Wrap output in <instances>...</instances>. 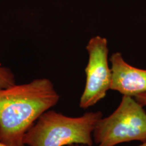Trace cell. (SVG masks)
<instances>
[{"label":"cell","mask_w":146,"mask_h":146,"mask_svg":"<svg viewBox=\"0 0 146 146\" xmlns=\"http://www.w3.org/2000/svg\"><path fill=\"white\" fill-rule=\"evenodd\" d=\"M103 117L101 112H89L70 117L52 110L43 113L23 139L28 146H64L71 144L93 145V132Z\"/></svg>","instance_id":"7a4b0ae2"},{"label":"cell","mask_w":146,"mask_h":146,"mask_svg":"<svg viewBox=\"0 0 146 146\" xmlns=\"http://www.w3.org/2000/svg\"><path fill=\"white\" fill-rule=\"evenodd\" d=\"M110 61L112 70L110 89L131 97L146 92V69L128 64L120 52L113 54Z\"/></svg>","instance_id":"5b68a950"},{"label":"cell","mask_w":146,"mask_h":146,"mask_svg":"<svg viewBox=\"0 0 146 146\" xmlns=\"http://www.w3.org/2000/svg\"><path fill=\"white\" fill-rule=\"evenodd\" d=\"M67 146H93V145H84V144H71Z\"/></svg>","instance_id":"ba28073f"},{"label":"cell","mask_w":146,"mask_h":146,"mask_svg":"<svg viewBox=\"0 0 146 146\" xmlns=\"http://www.w3.org/2000/svg\"><path fill=\"white\" fill-rule=\"evenodd\" d=\"M14 73L9 68L0 66V89H4L16 85Z\"/></svg>","instance_id":"8992f818"},{"label":"cell","mask_w":146,"mask_h":146,"mask_svg":"<svg viewBox=\"0 0 146 146\" xmlns=\"http://www.w3.org/2000/svg\"><path fill=\"white\" fill-rule=\"evenodd\" d=\"M135 98V100H136L138 103H139L140 104L143 106H146V92L143 93V94H140L133 97Z\"/></svg>","instance_id":"52a82bcc"},{"label":"cell","mask_w":146,"mask_h":146,"mask_svg":"<svg viewBox=\"0 0 146 146\" xmlns=\"http://www.w3.org/2000/svg\"><path fill=\"white\" fill-rule=\"evenodd\" d=\"M138 146H146V141L143 142V143H141V144H140V145Z\"/></svg>","instance_id":"9c48e42d"},{"label":"cell","mask_w":146,"mask_h":146,"mask_svg":"<svg viewBox=\"0 0 146 146\" xmlns=\"http://www.w3.org/2000/svg\"><path fill=\"white\" fill-rule=\"evenodd\" d=\"M86 49L89 60L85 68L86 82L79 106L89 108L105 98L112 83V70L108 64V47L105 37L91 38Z\"/></svg>","instance_id":"277c9868"},{"label":"cell","mask_w":146,"mask_h":146,"mask_svg":"<svg viewBox=\"0 0 146 146\" xmlns=\"http://www.w3.org/2000/svg\"><path fill=\"white\" fill-rule=\"evenodd\" d=\"M97 146L146 141V112L133 97L123 96L114 112L98 122L93 132Z\"/></svg>","instance_id":"3957f363"},{"label":"cell","mask_w":146,"mask_h":146,"mask_svg":"<svg viewBox=\"0 0 146 146\" xmlns=\"http://www.w3.org/2000/svg\"><path fill=\"white\" fill-rule=\"evenodd\" d=\"M0 146H8L7 145H5V144L1 143V142H0Z\"/></svg>","instance_id":"30bf717a"},{"label":"cell","mask_w":146,"mask_h":146,"mask_svg":"<svg viewBox=\"0 0 146 146\" xmlns=\"http://www.w3.org/2000/svg\"><path fill=\"white\" fill-rule=\"evenodd\" d=\"M60 98L47 78L0 89V142L8 146H26L23 139L27 131Z\"/></svg>","instance_id":"6da1fadb"}]
</instances>
